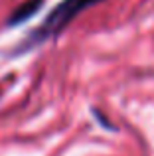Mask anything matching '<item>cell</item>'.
I'll return each mask as SVG.
<instances>
[{"mask_svg":"<svg viewBox=\"0 0 154 156\" xmlns=\"http://www.w3.org/2000/svg\"><path fill=\"white\" fill-rule=\"evenodd\" d=\"M103 0H61L58 6H54V10L46 16L42 24L24 40V46L20 50H28L32 46L44 44L46 40L55 38L58 34H61L67 26L77 18L79 14H83L85 10L101 4Z\"/></svg>","mask_w":154,"mask_h":156,"instance_id":"obj_1","label":"cell"},{"mask_svg":"<svg viewBox=\"0 0 154 156\" xmlns=\"http://www.w3.org/2000/svg\"><path fill=\"white\" fill-rule=\"evenodd\" d=\"M44 6V0H24L10 16H8V26H18L24 24L26 20H30L32 16H36L40 12V8Z\"/></svg>","mask_w":154,"mask_h":156,"instance_id":"obj_2","label":"cell"}]
</instances>
